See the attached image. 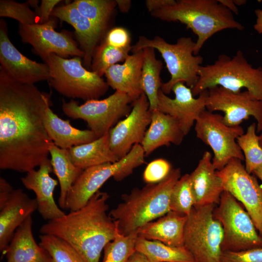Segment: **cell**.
Masks as SVG:
<instances>
[{"label": "cell", "mask_w": 262, "mask_h": 262, "mask_svg": "<svg viewBox=\"0 0 262 262\" xmlns=\"http://www.w3.org/2000/svg\"><path fill=\"white\" fill-rule=\"evenodd\" d=\"M14 189L3 178H0V208H1L10 197Z\"/></svg>", "instance_id": "7bdbcfd3"}, {"label": "cell", "mask_w": 262, "mask_h": 262, "mask_svg": "<svg viewBox=\"0 0 262 262\" xmlns=\"http://www.w3.org/2000/svg\"><path fill=\"white\" fill-rule=\"evenodd\" d=\"M145 154L140 144H135L124 157L115 163H107L86 168L70 189L66 209L74 211L84 206L91 197L110 178L120 181L145 163Z\"/></svg>", "instance_id": "ba28073f"}, {"label": "cell", "mask_w": 262, "mask_h": 262, "mask_svg": "<svg viewBox=\"0 0 262 262\" xmlns=\"http://www.w3.org/2000/svg\"><path fill=\"white\" fill-rule=\"evenodd\" d=\"M50 94L0 68V168L26 172L49 159L52 142L44 124Z\"/></svg>", "instance_id": "6da1fadb"}, {"label": "cell", "mask_w": 262, "mask_h": 262, "mask_svg": "<svg viewBox=\"0 0 262 262\" xmlns=\"http://www.w3.org/2000/svg\"><path fill=\"white\" fill-rule=\"evenodd\" d=\"M133 101L127 95L115 91L103 99L86 101L82 105L71 99L63 101L64 113L72 119L85 121L98 138L108 133L124 117L131 112Z\"/></svg>", "instance_id": "8fae6325"}, {"label": "cell", "mask_w": 262, "mask_h": 262, "mask_svg": "<svg viewBox=\"0 0 262 262\" xmlns=\"http://www.w3.org/2000/svg\"><path fill=\"white\" fill-rule=\"evenodd\" d=\"M196 137L212 148V163L217 171L222 169L232 159L244 161L243 153L237 139L244 133L240 125L229 126L223 116L206 109L199 115L195 123Z\"/></svg>", "instance_id": "7c38bea8"}, {"label": "cell", "mask_w": 262, "mask_h": 262, "mask_svg": "<svg viewBox=\"0 0 262 262\" xmlns=\"http://www.w3.org/2000/svg\"><path fill=\"white\" fill-rule=\"evenodd\" d=\"M256 132L257 124L253 123L247 127L245 133L237 139L244 156L246 170L250 174L262 165V147Z\"/></svg>", "instance_id": "d6a6232c"}, {"label": "cell", "mask_w": 262, "mask_h": 262, "mask_svg": "<svg viewBox=\"0 0 262 262\" xmlns=\"http://www.w3.org/2000/svg\"><path fill=\"white\" fill-rule=\"evenodd\" d=\"M218 1L229 9L232 13L238 14L237 6L234 4L233 0H218Z\"/></svg>", "instance_id": "c3c4849f"}, {"label": "cell", "mask_w": 262, "mask_h": 262, "mask_svg": "<svg viewBox=\"0 0 262 262\" xmlns=\"http://www.w3.org/2000/svg\"><path fill=\"white\" fill-rule=\"evenodd\" d=\"M194 206L190 174H186L175 184L170 197V211L188 215Z\"/></svg>", "instance_id": "8d00e7d4"}, {"label": "cell", "mask_w": 262, "mask_h": 262, "mask_svg": "<svg viewBox=\"0 0 262 262\" xmlns=\"http://www.w3.org/2000/svg\"><path fill=\"white\" fill-rule=\"evenodd\" d=\"M255 13L257 18L254 25V29L258 33L262 34V9L255 10Z\"/></svg>", "instance_id": "bcb514c9"}, {"label": "cell", "mask_w": 262, "mask_h": 262, "mask_svg": "<svg viewBox=\"0 0 262 262\" xmlns=\"http://www.w3.org/2000/svg\"><path fill=\"white\" fill-rule=\"evenodd\" d=\"M0 16L15 19L23 25L39 24L37 13L33 11L28 2L20 3L12 0H0Z\"/></svg>", "instance_id": "74e56055"}, {"label": "cell", "mask_w": 262, "mask_h": 262, "mask_svg": "<svg viewBox=\"0 0 262 262\" xmlns=\"http://www.w3.org/2000/svg\"><path fill=\"white\" fill-rule=\"evenodd\" d=\"M117 6L121 12H128L131 6V1L130 0H116Z\"/></svg>", "instance_id": "7dc6e473"}, {"label": "cell", "mask_w": 262, "mask_h": 262, "mask_svg": "<svg viewBox=\"0 0 262 262\" xmlns=\"http://www.w3.org/2000/svg\"><path fill=\"white\" fill-rule=\"evenodd\" d=\"M135 248L150 262H194L192 255L184 246H171L138 236Z\"/></svg>", "instance_id": "4dcf8cb0"}, {"label": "cell", "mask_w": 262, "mask_h": 262, "mask_svg": "<svg viewBox=\"0 0 262 262\" xmlns=\"http://www.w3.org/2000/svg\"><path fill=\"white\" fill-rule=\"evenodd\" d=\"M131 49L132 47L116 48L103 41L95 49L90 67L91 71L102 77L109 67L118 62H124Z\"/></svg>", "instance_id": "836d02e7"}, {"label": "cell", "mask_w": 262, "mask_h": 262, "mask_svg": "<svg viewBox=\"0 0 262 262\" xmlns=\"http://www.w3.org/2000/svg\"><path fill=\"white\" fill-rule=\"evenodd\" d=\"M53 172L50 159H48L39 166L27 173L21 178L24 186L35 195L37 210L42 217L48 221L60 218L66 213L56 203L53 194L58 181L50 176Z\"/></svg>", "instance_id": "d6986e66"}, {"label": "cell", "mask_w": 262, "mask_h": 262, "mask_svg": "<svg viewBox=\"0 0 262 262\" xmlns=\"http://www.w3.org/2000/svg\"><path fill=\"white\" fill-rule=\"evenodd\" d=\"M167 22H180L197 36L194 54L197 55L204 43L216 33L227 29L243 30L233 13L218 0H179L174 5L150 13Z\"/></svg>", "instance_id": "277c9868"}, {"label": "cell", "mask_w": 262, "mask_h": 262, "mask_svg": "<svg viewBox=\"0 0 262 262\" xmlns=\"http://www.w3.org/2000/svg\"><path fill=\"white\" fill-rule=\"evenodd\" d=\"M137 238L136 231L125 235L119 233L117 229L114 239L104 247L101 262H127L136 250Z\"/></svg>", "instance_id": "e575fe53"}, {"label": "cell", "mask_w": 262, "mask_h": 262, "mask_svg": "<svg viewBox=\"0 0 262 262\" xmlns=\"http://www.w3.org/2000/svg\"><path fill=\"white\" fill-rule=\"evenodd\" d=\"M242 161L232 159L216 174L222 181L224 191L242 203L262 237V189Z\"/></svg>", "instance_id": "4fadbf2b"}, {"label": "cell", "mask_w": 262, "mask_h": 262, "mask_svg": "<svg viewBox=\"0 0 262 262\" xmlns=\"http://www.w3.org/2000/svg\"><path fill=\"white\" fill-rule=\"evenodd\" d=\"M233 1L237 6H242L245 4L246 2V0H233Z\"/></svg>", "instance_id": "816d5d0a"}, {"label": "cell", "mask_w": 262, "mask_h": 262, "mask_svg": "<svg viewBox=\"0 0 262 262\" xmlns=\"http://www.w3.org/2000/svg\"><path fill=\"white\" fill-rule=\"evenodd\" d=\"M39 238V245L49 253L52 262H85L79 253L64 240L47 234H41Z\"/></svg>", "instance_id": "d590c367"}, {"label": "cell", "mask_w": 262, "mask_h": 262, "mask_svg": "<svg viewBox=\"0 0 262 262\" xmlns=\"http://www.w3.org/2000/svg\"><path fill=\"white\" fill-rule=\"evenodd\" d=\"M47 133L59 147L69 149L78 145L91 142L98 138L90 130H81L72 126L69 120L60 118L49 106L44 116Z\"/></svg>", "instance_id": "4316f807"}, {"label": "cell", "mask_w": 262, "mask_h": 262, "mask_svg": "<svg viewBox=\"0 0 262 262\" xmlns=\"http://www.w3.org/2000/svg\"><path fill=\"white\" fill-rule=\"evenodd\" d=\"M220 262H262V248L237 252L222 251Z\"/></svg>", "instance_id": "ab89813d"}, {"label": "cell", "mask_w": 262, "mask_h": 262, "mask_svg": "<svg viewBox=\"0 0 262 262\" xmlns=\"http://www.w3.org/2000/svg\"><path fill=\"white\" fill-rule=\"evenodd\" d=\"M0 63L1 67L14 81L22 83L34 84L49 81L50 70L46 63L32 60L23 55L10 40L6 25L0 22Z\"/></svg>", "instance_id": "e0dca14e"}, {"label": "cell", "mask_w": 262, "mask_h": 262, "mask_svg": "<svg viewBox=\"0 0 262 262\" xmlns=\"http://www.w3.org/2000/svg\"><path fill=\"white\" fill-rule=\"evenodd\" d=\"M74 2L79 12L103 33L117 6L116 0H76Z\"/></svg>", "instance_id": "1f68e13d"}, {"label": "cell", "mask_w": 262, "mask_h": 262, "mask_svg": "<svg viewBox=\"0 0 262 262\" xmlns=\"http://www.w3.org/2000/svg\"><path fill=\"white\" fill-rule=\"evenodd\" d=\"M151 122L149 104L146 95L132 103L130 114L109 131L111 150L120 159L126 156L135 144H140Z\"/></svg>", "instance_id": "9a60e30c"}, {"label": "cell", "mask_w": 262, "mask_h": 262, "mask_svg": "<svg viewBox=\"0 0 262 262\" xmlns=\"http://www.w3.org/2000/svg\"><path fill=\"white\" fill-rule=\"evenodd\" d=\"M195 46L196 42L190 37H181L176 43L170 44L159 36L149 39L141 35L132 46L131 51L133 53L146 48H152L159 51L171 76L170 79L162 83L161 88L166 95L178 82L185 83L191 89L197 83L203 58L200 55L194 54Z\"/></svg>", "instance_id": "8992f818"}, {"label": "cell", "mask_w": 262, "mask_h": 262, "mask_svg": "<svg viewBox=\"0 0 262 262\" xmlns=\"http://www.w3.org/2000/svg\"><path fill=\"white\" fill-rule=\"evenodd\" d=\"M68 151L73 164L82 170L119 160L111 149L109 132L91 142L73 147Z\"/></svg>", "instance_id": "83f0119b"}, {"label": "cell", "mask_w": 262, "mask_h": 262, "mask_svg": "<svg viewBox=\"0 0 262 262\" xmlns=\"http://www.w3.org/2000/svg\"><path fill=\"white\" fill-rule=\"evenodd\" d=\"M198 74L192 89L194 97L219 86L234 92L245 88L254 99L262 101V67H254L240 50L232 58L222 54L213 64L201 66Z\"/></svg>", "instance_id": "5b68a950"}, {"label": "cell", "mask_w": 262, "mask_h": 262, "mask_svg": "<svg viewBox=\"0 0 262 262\" xmlns=\"http://www.w3.org/2000/svg\"><path fill=\"white\" fill-rule=\"evenodd\" d=\"M51 16L57 17L73 27L84 53V66L90 68L94 51L103 33L79 12L74 1L55 7Z\"/></svg>", "instance_id": "7402d4cb"}, {"label": "cell", "mask_w": 262, "mask_h": 262, "mask_svg": "<svg viewBox=\"0 0 262 262\" xmlns=\"http://www.w3.org/2000/svg\"><path fill=\"white\" fill-rule=\"evenodd\" d=\"M49 153L51 157L53 172L57 177L60 184L59 205L61 208L66 209L67 194L83 170L77 167L73 164L68 149L59 147L53 142L50 144Z\"/></svg>", "instance_id": "f1b7e54d"}, {"label": "cell", "mask_w": 262, "mask_h": 262, "mask_svg": "<svg viewBox=\"0 0 262 262\" xmlns=\"http://www.w3.org/2000/svg\"><path fill=\"white\" fill-rule=\"evenodd\" d=\"M259 136L260 144L261 147H262V130L261 131V134L259 135Z\"/></svg>", "instance_id": "f5cc1de1"}, {"label": "cell", "mask_w": 262, "mask_h": 262, "mask_svg": "<svg viewBox=\"0 0 262 262\" xmlns=\"http://www.w3.org/2000/svg\"><path fill=\"white\" fill-rule=\"evenodd\" d=\"M252 174L262 181V165L256 169ZM262 189V185L261 186Z\"/></svg>", "instance_id": "681fc988"}, {"label": "cell", "mask_w": 262, "mask_h": 262, "mask_svg": "<svg viewBox=\"0 0 262 262\" xmlns=\"http://www.w3.org/2000/svg\"><path fill=\"white\" fill-rule=\"evenodd\" d=\"M32 225L30 215L16 229L4 252L6 262H52L49 253L36 243Z\"/></svg>", "instance_id": "484cf974"}, {"label": "cell", "mask_w": 262, "mask_h": 262, "mask_svg": "<svg viewBox=\"0 0 262 262\" xmlns=\"http://www.w3.org/2000/svg\"><path fill=\"white\" fill-rule=\"evenodd\" d=\"M29 5H30L31 6L35 8H37V9L38 8V0H28L27 1Z\"/></svg>", "instance_id": "f907efd6"}, {"label": "cell", "mask_w": 262, "mask_h": 262, "mask_svg": "<svg viewBox=\"0 0 262 262\" xmlns=\"http://www.w3.org/2000/svg\"><path fill=\"white\" fill-rule=\"evenodd\" d=\"M143 55V49L133 52L123 64L111 66L104 74L109 86L126 94L133 102L143 93L140 85Z\"/></svg>", "instance_id": "603a6c76"}, {"label": "cell", "mask_w": 262, "mask_h": 262, "mask_svg": "<svg viewBox=\"0 0 262 262\" xmlns=\"http://www.w3.org/2000/svg\"><path fill=\"white\" fill-rule=\"evenodd\" d=\"M213 214L223 227L222 251L262 248V237L258 233L250 215L227 191L222 193Z\"/></svg>", "instance_id": "30bf717a"}, {"label": "cell", "mask_w": 262, "mask_h": 262, "mask_svg": "<svg viewBox=\"0 0 262 262\" xmlns=\"http://www.w3.org/2000/svg\"><path fill=\"white\" fill-rule=\"evenodd\" d=\"M206 109L224 113L223 120L229 126H236L253 116L256 120L257 132L262 130V101L254 99L247 90L234 92L216 86L208 89Z\"/></svg>", "instance_id": "5bb4252c"}, {"label": "cell", "mask_w": 262, "mask_h": 262, "mask_svg": "<svg viewBox=\"0 0 262 262\" xmlns=\"http://www.w3.org/2000/svg\"><path fill=\"white\" fill-rule=\"evenodd\" d=\"M127 262H150L142 253L136 250L132 254Z\"/></svg>", "instance_id": "f6af8a7d"}, {"label": "cell", "mask_w": 262, "mask_h": 262, "mask_svg": "<svg viewBox=\"0 0 262 262\" xmlns=\"http://www.w3.org/2000/svg\"><path fill=\"white\" fill-rule=\"evenodd\" d=\"M143 50L140 85L143 92L148 99L149 110L152 112L158 110V93L163 83L160 77L163 63L156 58L154 49L146 48Z\"/></svg>", "instance_id": "f546056e"}, {"label": "cell", "mask_w": 262, "mask_h": 262, "mask_svg": "<svg viewBox=\"0 0 262 262\" xmlns=\"http://www.w3.org/2000/svg\"><path fill=\"white\" fill-rule=\"evenodd\" d=\"M104 41L107 44L118 49L132 47L130 33L126 29L122 27L111 29L107 33Z\"/></svg>", "instance_id": "60d3db41"}, {"label": "cell", "mask_w": 262, "mask_h": 262, "mask_svg": "<svg viewBox=\"0 0 262 262\" xmlns=\"http://www.w3.org/2000/svg\"><path fill=\"white\" fill-rule=\"evenodd\" d=\"M175 98L168 97L161 89L158 93V110L175 118L185 135L191 131L200 114L206 110L208 91L202 92L195 98L192 89L180 82L173 87Z\"/></svg>", "instance_id": "ac0fdd59"}, {"label": "cell", "mask_w": 262, "mask_h": 262, "mask_svg": "<svg viewBox=\"0 0 262 262\" xmlns=\"http://www.w3.org/2000/svg\"><path fill=\"white\" fill-rule=\"evenodd\" d=\"M176 2L175 0H147L145 4L148 11L151 13L154 11L172 6Z\"/></svg>", "instance_id": "ee69618b"}, {"label": "cell", "mask_w": 262, "mask_h": 262, "mask_svg": "<svg viewBox=\"0 0 262 262\" xmlns=\"http://www.w3.org/2000/svg\"><path fill=\"white\" fill-rule=\"evenodd\" d=\"M172 169L166 160L159 158L153 160L146 166L143 174V180L147 184H154L164 180Z\"/></svg>", "instance_id": "f35d334b"}, {"label": "cell", "mask_w": 262, "mask_h": 262, "mask_svg": "<svg viewBox=\"0 0 262 262\" xmlns=\"http://www.w3.org/2000/svg\"><path fill=\"white\" fill-rule=\"evenodd\" d=\"M180 177V169L174 168L160 182L135 188L129 194L122 195V201L109 213L118 231L129 235L170 212L171 193Z\"/></svg>", "instance_id": "3957f363"}, {"label": "cell", "mask_w": 262, "mask_h": 262, "mask_svg": "<svg viewBox=\"0 0 262 262\" xmlns=\"http://www.w3.org/2000/svg\"><path fill=\"white\" fill-rule=\"evenodd\" d=\"M55 21L50 19L44 24L28 25L19 24L18 33L23 42L30 44L44 60L50 54L62 57H83L84 53L67 33L55 31Z\"/></svg>", "instance_id": "2e32d148"}, {"label": "cell", "mask_w": 262, "mask_h": 262, "mask_svg": "<svg viewBox=\"0 0 262 262\" xmlns=\"http://www.w3.org/2000/svg\"><path fill=\"white\" fill-rule=\"evenodd\" d=\"M60 0H42L40 7L37 9L39 18V24H44L49 19V17L55 6L61 2Z\"/></svg>", "instance_id": "b9f144b4"}, {"label": "cell", "mask_w": 262, "mask_h": 262, "mask_svg": "<svg viewBox=\"0 0 262 262\" xmlns=\"http://www.w3.org/2000/svg\"><path fill=\"white\" fill-rule=\"evenodd\" d=\"M37 210L35 198L21 189H14L5 204L0 208V251L4 252L16 229Z\"/></svg>", "instance_id": "44dd1931"}, {"label": "cell", "mask_w": 262, "mask_h": 262, "mask_svg": "<svg viewBox=\"0 0 262 262\" xmlns=\"http://www.w3.org/2000/svg\"><path fill=\"white\" fill-rule=\"evenodd\" d=\"M109 197L107 192L99 190L80 209L48 221L40 233L64 240L85 262H99L104 246L114 239L117 230L115 221L107 213Z\"/></svg>", "instance_id": "7a4b0ae2"}, {"label": "cell", "mask_w": 262, "mask_h": 262, "mask_svg": "<svg viewBox=\"0 0 262 262\" xmlns=\"http://www.w3.org/2000/svg\"><path fill=\"white\" fill-rule=\"evenodd\" d=\"M187 217V215L170 211L139 228L136 230L138 236L159 241L171 246H183Z\"/></svg>", "instance_id": "d4e9b609"}, {"label": "cell", "mask_w": 262, "mask_h": 262, "mask_svg": "<svg viewBox=\"0 0 262 262\" xmlns=\"http://www.w3.org/2000/svg\"><path fill=\"white\" fill-rule=\"evenodd\" d=\"M81 58L66 59L50 54L44 60L50 70L49 83L68 98L98 99L106 94L109 86L102 77L84 67Z\"/></svg>", "instance_id": "52a82bcc"}, {"label": "cell", "mask_w": 262, "mask_h": 262, "mask_svg": "<svg viewBox=\"0 0 262 262\" xmlns=\"http://www.w3.org/2000/svg\"><path fill=\"white\" fill-rule=\"evenodd\" d=\"M185 136L175 118L157 110L151 112V122L140 145L147 156L161 147L180 145Z\"/></svg>", "instance_id": "cb8c5ba5"}, {"label": "cell", "mask_w": 262, "mask_h": 262, "mask_svg": "<svg viewBox=\"0 0 262 262\" xmlns=\"http://www.w3.org/2000/svg\"><path fill=\"white\" fill-rule=\"evenodd\" d=\"M195 207L218 204L224 191L222 181L212 163L211 152H204L196 167L190 174Z\"/></svg>", "instance_id": "ffe728a7"}, {"label": "cell", "mask_w": 262, "mask_h": 262, "mask_svg": "<svg viewBox=\"0 0 262 262\" xmlns=\"http://www.w3.org/2000/svg\"><path fill=\"white\" fill-rule=\"evenodd\" d=\"M215 205L193 207L188 215L184 234V246L194 262H220L223 229L213 217Z\"/></svg>", "instance_id": "9c48e42d"}]
</instances>
